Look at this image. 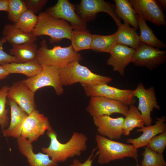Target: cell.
<instances>
[{
    "mask_svg": "<svg viewBox=\"0 0 166 166\" xmlns=\"http://www.w3.org/2000/svg\"><path fill=\"white\" fill-rule=\"evenodd\" d=\"M117 31L115 33L117 44L131 46L136 49L139 45V36L136 29L130 27L126 22L118 26Z\"/></svg>",
    "mask_w": 166,
    "mask_h": 166,
    "instance_id": "cell-22",
    "label": "cell"
},
{
    "mask_svg": "<svg viewBox=\"0 0 166 166\" xmlns=\"http://www.w3.org/2000/svg\"><path fill=\"white\" fill-rule=\"evenodd\" d=\"M10 49V55L15 57L19 62H24L37 60L38 49L35 43L12 45Z\"/></svg>",
    "mask_w": 166,
    "mask_h": 166,
    "instance_id": "cell-23",
    "label": "cell"
},
{
    "mask_svg": "<svg viewBox=\"0 0 166 166\" xmlns=\"http://www.w3.org/2000/svg\"><path fill=\"white\" fill-rule=\"evenodd\" d=\"M135 49L120 44H117L113 48L109 58L107 61L108 65L112 66L113 70L123 76L125 69L132 62Z\"/></svg>",
    "mask_w": 166,
    "mask_h": 166,
    "instance_id": "cell-17",
    "label": "cell"
},
{
    "mask_svg": "<svg viewBox=\"0 0 166 166\" xmlns=\"http://www.w3.org/2000/svg\"><path fill=\"white\" fill-rule=\"evenodd\" d=\"M82 59L81 54L71 45L66 47L56 45L49 49L44 39L41 42L37 56V61L42 66H53L58 68L72 62H79Z\"/></svg>",
    "mask_w": 166,
    "mask_h": 166,
    "instance_id": "cell-2",
    "label": "cell"
},
{
    "mask_svg": "<svg viewBox=\"0 0 166 166\" xmlns=\"http://www.w3.org/2000/svg\"><path fill=\"white\" fill-rule=\"evenodd\" d=\"M46 134L50 139V144L47 147H42V151L58 163L64 162L75 156H80L87 149L88 138L82 133L74 132L65 143L58 140L57 134L52 128L46 131Z\"/></svg>",
    "mask_w": 166,
    "mask_h": 166,
    "instance_id": "cell-1",
    "label": "cell"
},
{
    "mask_svg": "<svg viewBox=\"0 0 166 166\" xmlns=\"http://www.w3.org/2000/svg\"><path fill=\"white\" fill-rule=\"evenodd\" d=\"M128 110V105L117 101L100 97H92L86 108L93 117L104 115L110 116L115 113L125 117Z\"/></svg>",
    "mask_w": 166,
    "mask_h": 166,
    "instance_id": "cell-13",
    "label": "cell"
},
{
    "mask_svg": "<svg viewBox=\"0 0 166 166\" xmlns=\"http://www.w3.org/2000/svg\"><path fill=\"white\" fill-rule=\"evenodd\" d=\"M8 5L7 0H0V11L8 12Z\"/></svg>",
    "mask_w": 166,
    "mask_h": 166,
    "instance_id": "cell-39",
    "label": "cell"
},
{
    "mask_svg": "<svg viewBox=\"0 0 166 166\" xmlns=\"http://www.w3.org/2000/svg\"><path fill=\"white\" fill-rule=\"evenodd\" d=\"M16 139L18 149L26 157L30 166H58V163L47 154L41 152L35 153L32 143L27 139L21 136Z\"/></svg>",
    "mask_w": 166,
    "mask_h": 166,
    "instance_id": "cell-18",
    "label": "cell"
},
{
    "mask_svg": "<svg viewBox=\"0 0 166 166\" xmlns=\"http://www.w3.org/2000/svg\"><path fill=\"white\" fill-rule=\"evenodd\" d=\"M76 8L78 15L86 22L93 20L98 13L105 12L111 17L118 26L122 24L115 14L114 7L103 0H81Z\"/></svg>",
    "mask_w": 166,
    "mask_h": 166,
    "instance_id": "cell-12",
    "label": "cell"
},
{
    "mask_svg": "<svg viewBox=\"0 0 166 166\" xmlns=\"http://www.w3.org/2000/svg\"><path fill=\"white\" fill-rule=\"evenodd\" d=\"M27 10L34 14L40 11L48 2V0H24Z\"/></svg>",
    "mask_w": 166,
    "mask_h": 166,
    "instance_id": "cell-36",
    "label": "cell"
},
{
    "mask_svg": "<svg viewBox=\"0 0 166 166\" xmlns=\"http://www.w3.org/2000/svg\"><path fill=\"white\" fill-rule=\"evenodd\" d=\"M9 73H20L28 78L32 77L40 72L42 66L37 60L24 62H13L2 65Z\"/></svg>",
    "mask_w": 166,
    "mask_h": 166,
    "instance_id": "cell-24",
    "label": "cell"
},
{
    "mask_svg": "<svg viewBox=\"0 0 166 166\" xmlns=\"http://www.w3.org/2000/svg\"><path fill=\"white\" fill-rule=\"evenodd\" d=\"M116 6L115 13L118 18L132 26L136 30L139 28L136 13L128 0H114Z\"/></svg>",
    "mask_w": 166,
    "mask_h": 166,
    "instance_id": "cell-26",
    "label": "cell"
},
{
    "mask_svg": "<svg viewBox=\"0 0 166 166\" xmlns=\"http://www.w3.org/2000/svg\"><path fill=\"white\" fill-rule=\"evenodd\" d=\"M166 61V51L147 45H140L135 49L132 62L151 70L163 65Z\"/></svg>",
    "mask_w": 166,
    "mask_h": 166,
    "instance_id": "cell-9",
    "label": "cell"
},
{
    "mask_svg": "<svg viewBox=\"0 0 166 166\" xmlns=\"http://www.w3.org/2000/svg\"><path fill=\"white\" fill-rule=\"evenodd\" d=\"M58 69L63 86L69 85L77 82L81 85L108 84L112 81L110 77L92 72L86 67L80 64L78 61L72 62Z\"/></svg>",
    "mask_w": 166,
    "mask_h": 166,
    "instance_id": "cell-5",
    "label": "cell"
},
{
    "mask_svg": "<svg viewBox=\"0 0 166 166\" xmlns=\"http://www.w3.org/2000/svg\"><path fill=\"white\" fill-rule=\"evenodd\" d=\"M75 9V5L69 0H58L45 11L54 17L69 22L73 30L86 29V22L76 13Z\"/></svg>",
    "mask_w": 166,
    "mask_h": 166,
    "instance_id": "cell-14",
    "label": "cell"
},
{
    "mask_svg": "<svg viewBox=\"0 0 166 166\" xmlns=\"http://www.w3.org/2000/svg\"><path fill=\"white\" fill-rule=\"evenodd\" d=\"M38 20V16L27 10L14 24L16 27L22 31L30 33L36 25Z\"/></svg>",
    "mask_w": 166,
    "mask_h": 166,
    "instance_id": "cell-30",
    "label": "cell"
},
{
    "mask_svg": "<svg viewBox=\"0 0 166 166\" xmlns=\"http://www.w3.org/2000/svg\"><path fill=\"white\" fill-rule=\"evenodd\" d=\"M136 166H141V165H139L138 164H137L136 165Z\"/></svg>",
    "mask_w": 166,
    "mask_h": 166,
    "instance_id": "cell-41",
    "label": "cell"
},
{
    "mask_svg": "<svg viewBox=\"0 0 166 166\" xmlns=\"http://www.w3.org/2000/svg\"><path fill=\"white\" fill-rule=\"evenodd\" d=\"M146 146L159 154H163L166 146V131L152 138Z\"/></svg>",
    "mask_w": 166,
    "mask_h": 166,
    "instance_id": "cell-34",
    "label": "cell"
},
{
    "mask_svg": "<svg viewBox=\"0 0 166 166\" xmlns=\"http://www.w3.org/2000/svg\"><path fill=\"white\" fill-rule=\"evenodd\" d=\"M7 98L14 100L28 115L36 109L34 93L22 80L15 82L9 87Z\"/></svg>",
    "mask_w": 166,
    "mask_h": 166,
    "instance_id": "cell-16",
    "label": "cell"
},
{
    "mask_svg": "<svg viewBox=\"0 0 166 166\" xmlns=\"http://www.w3.org/2000/svg\"><path fill=\"white\" fill-rule=\"evenodd\" d=\"M136 14L145 21L157 26H166L163 9L156 0H129Z\"/></svg>",
    "mask_w": 166,
    "mask_h": 166,
    "instance_id": "cell-10",
    "label": "cell"
},
{
    "mask_svg": "<svg viewBox=\"0 0 166 166\" xmlns=\"http://www.w3.org/2000/svg\"><path fill=\"white\" fill-rule=\"evenodd\" d=\"M155 124L138 129L136 132H142V134L139 137L135 138H128L126 140L127 143H131L137 149L146 146L148 142L156 135L166 131V118L162 116L157 118Z\"/></svg>",
    "mask_w": 166,
    "mask_h": 166,
    "instance_id": "cell-19",
    "label": "cell"
},
{
    "mask_svg": "<svg viewBox=\"0 0 166 166\" xmlns=\"http://www.w3.org/2000/svg\"><path fill=\"white\" fill-rule=\"evenodd\" d=\"M136 18L140 30V34L139 36V45H147L159 49L166 48V44L156 36L146 21L137 15H136Z\"/></svg>",
    "mask_w": 166,
    "mask_h": 166,
    "instance_id": "cell-25",
    "label": "cell"
},
{
    "mask_svg": "<svg viewBox=\"0 0 166 166\" xmlns=\"http://www.w3.org/2000/svg\"><path fill=\"white\" fill-rule=\"evenodd\" d=\"M133 91L134 97L138 99L137 109L140 112L144 125H151L152 121L151 112L154 109H160L157 102L154 88L152 86L146 89L143 84L140 82Z\"/></svg>",
    "mask_w": 166,
    "mask_h": 166,
    "instance_id": "cell-11",
    "label": "cell"
},
{
    "mask_svg": "<svg viewBox=\"0 0 166 166\" xmlns=\"http://www.w3.org/2000/svg\"><path fill=\"white\" fill-rule=\"evenodd\" d=\"M51 128L48 118L36 109L28 114L24 121L18 136L26 139L32 143Z\"/></svg>",
    "mask_w": 166,
    "mask_h": 166,
    "instance_id": "cell-7",
    "label": "cell"
},
{
    "mask_svg": "<svg viewBox=\"0 0 166 166\" xmlns=\"http://www.w3.org/2000/svg\"><path fill=\"white\" fill-rule=\"evenodd\" d=\"M95 140L98 149L97 162L99 164H106L125 157L132 158L136 162L138 161V150L132 145L115 141L97 134Z\"/></svg>",
    "mask_w": 166,
    "mask_h": 166,
    "instance_id": "cell-3",
    "label": "cell"
},
{
    "mask_svg": "<svg viewBox=\"0 0 166 166\" xmlns=\"http://www.w3.org/2000/svg\"><path fill=\"white\" fill-rule=\"evenodd\" d=\"M7 18L12 22H16L21 15L27 10L23 0H7Z\"/></svg>",
    "mask_w": 166,
    "mask_h": 166,
    "instance_id": "cell-33",
    "label": "cell"
},
{
    "mask_svg": "<svg viewBox=\"0 0 166 166\" xmlns=\"http://www.w3.org/2000/svg\"></svg>",
    "mask_w": 166,
    "mask_h": 166,
    "instance_id": "cell-42",
    "label": "cell"
},
{
    "mask_svg": "<svg viewBox=\"0 0 166 166\" xmlns=\"http://www.w3.org/2000/svg\"><path fill=\"white\" fill-rule=\"evenodd\" d=\"M81 85L88 96L102 97L119 101L127 105L133 104V90L121 89L106 84Z\"/></svg>",
    "mask_w": 166,
    "mask_h": 166,
    "instance_id": "cell-8",
    "label": "cell"
},
{
    "mask_svg": "<svg viewBox=\"0 0 166 166\" xmlns=\"http://www.w3.org/2000/svg\"><path fill=\"white\" fill-rule=\"evenodd\" d=\"M156 1L159 4L163 9H166V0H158Z\"/></svg>",
    "mask_w": 166,
    "mask_h": 166,
    "instance_id": "cell-40",
    "label": "cell"
},
{
    "mask_svg": "<svg viewBox=\"0 0 166 166\" xmlns=\"http://www.w3.org/2000/svg\"><path fill=\"white\" fill-rule=\"evenodd\" d=\"M142 153L141 166H166L163 154H159L145 146Z\"/></svg>",
    "mask_w": 166,
    "mask_h": 166,
    "instance_id": "cell-31",
    "label": "cell"
},
{
    "mask_svg": "<svg viewBox=\"0 0 166 166\" xmlns=\"http://www.w3.org/2000/svg\"><path fill=\"white\" fill-rule=\"evenodd\" d=\"M35 76L22 80L23 82L34 92L42 87L50 86L54 88L57 95L64 92L58 69L53 66H44Z\"/></svg>",
    "mask_w": 166,
    "mask_h": 166,
    "instance_id": "cell-6",
    "label": "cell"
},
{
    "mask_svg": "<svg viewBox=\"0 0 166 166\" xmlns=\"http://www.w3.org/2000/svg\"><path fill=\"white\" fill-rule=\"evenodd\" d=\"M38 17L37 23L31 33L33 35L49 36L51 44L64 38L70 40L73 29L67 22L54 17L45 11L39 13Z\"/></svg>",
    "mask_w": 166,
    "mask_h": 166,
    "instance_id": "cell-4",
    "label": "cell"
},
{
    "mask_svg": "<svg viewBox=\"0 0 166 166\" xmlns=\"http://www.w3.org/2000/svg\"><path fill=\"white\" fill-rule=\"evenodd\" d=\"M9 87L4 85L0 89V127L2 130L6 128L9 125L8 110L6 105Z\"/></svg>",
    "mask_w": 166,
    "mask_h": 166,
    "instance_id": "cell-32",
    "label": "cell"
},
{
    "mask_svg": "<svg viewBox=\"0 0 166 166\" xmlns=\"http://www.w3.org/2000/svg\"><path fill=\"white\" fill-rule=\"evenodd\" d=\"M7 42L6 38L4 36L0 39V65H1L13 62H19L15 57L4 51L3 46Z\"/></svg>",
    "mask_w": 166,
    "mask_h": 166,
    "instance_id": "cell-35",
    "label": "cell"
},
{
    "mask_svg": "<svg viewBox=\"0 0 166 166\" xmlns=\"http://www.w3.org/2000/svg\"><path fill=\"white\" fill-rule=\"evenodd\" d=\"M2 33L3 36L12 45L34 43L37 39V37L34 36L31 33L22 31L13 24L5 25Z\"/></svg>",
    "mask_w": 166,
    "mask_h": 166,
    "instance_id": "cell-21",
    "label": "cell"
},
{
    "mask_svg": "<svg viewBox=\"0 0 166 166\" xmlns=\"http://www.w3.org/2000/svg\"><path fill=\"white\" fill-rule=\"evenodd\" d=\"M125 117L123 125V133L124 136H129L131 132L136 128H140L144 126L141 113L133 104L130 105Z\"/></svg>",
    "mask_w": 166,
    "mask_h": 166,
    "instance_id": "cell-27",
    "label": "cell"
},
{
    "mask_svg": "<svg viewBox=\"0 0 166 166\" xmlns=\"http://www.w3.org/2000/svg\"><path fill=\"white\" fill-rule=\"evenodd\" d=\"M117 44L115 33L107 35L94 34L93 35L91 49L96 51L110 53Z\"/></svg>",
    "mask_w": 166,
    "mask_h": 166,
    "instance_id": "cell-29",
    "label": "cell"
},
{
    "mask_svg": "<svg viewBox=\"0 0 166 166\" xmlns=\"http://www.w3.org/2000/svg\"><path fill=\"white\" fill-rule=\"evenodd\" d=\"M97 149V148L93 149L89 156L84 162L81 163L79 160L74 159L69 166H92L94 159L98 154L97 152L95 156H94V152Z\"/></svg>",
    "mask_w": 166,
    "mask_h": 166,
    "instance_id": "cell-37",
    "label": "cell"
},
{
    "mask_svg": "<svg viewBox=\"0 0 166 166\" xmlns=\"http://www.w3.org/2000/svg\"><path fill=\"white\" fill-rule=\"evenodd\" d=\"M9 74L4 67L2 65H0V80L6 78Z\"/></svg>",
    "mask_w": 166,
    "mask_h": 166,
    "instance_id": "cell-38",
    "label": "cell"
},
{
    "mask_svg": "<svg viewBox=\"0 0 166 166\" xmlns=\"http://www.w3.org/2000/svg\"><path fill=\"white\" fill-rule=\"evenodd\" d=\"M93 118L99 135L113 140L119 139L123 134V117L112 118L110 116L104 115Z\"/></svg>",
    "mask_w": 166,
    "mask_h": 166,
    "instance_id": "cell-15",
    "label": "cell"
},
{
    "mask_svg": "<svg viewBox=\"0 0 166 166\" xmlns=\"http://www.w3.org/2000/svg\"><path fill=\"white\" fill-rule=\"evenodd\" d=\"M6 104L10 110V120L8 128L2 130L6 137L17 138L18 136L21 126L28 114L13 99L7 98Z\"/></svg>",
    "mask_w": 166,
    "mask_h": 166,
    "instance_id": "cell-20",
    "label": "cell"
},
{
    "mask_svg": "<svg viewBox=\"0 0 166 166\" xmlns=\"http://www.w3.org/2000/svg\"><path fill=\"white\" fill-rule=\"evenodd\" d=\"M93 35L87 29L81 30H73L70 40L71 45L75 50L79 51L91 49Z\"/></svg>",
    "mask_w": 166,
    "mask_h": 166,
    "instance_id": "cell-28",
    "label": "cell"
}]
</instances>
